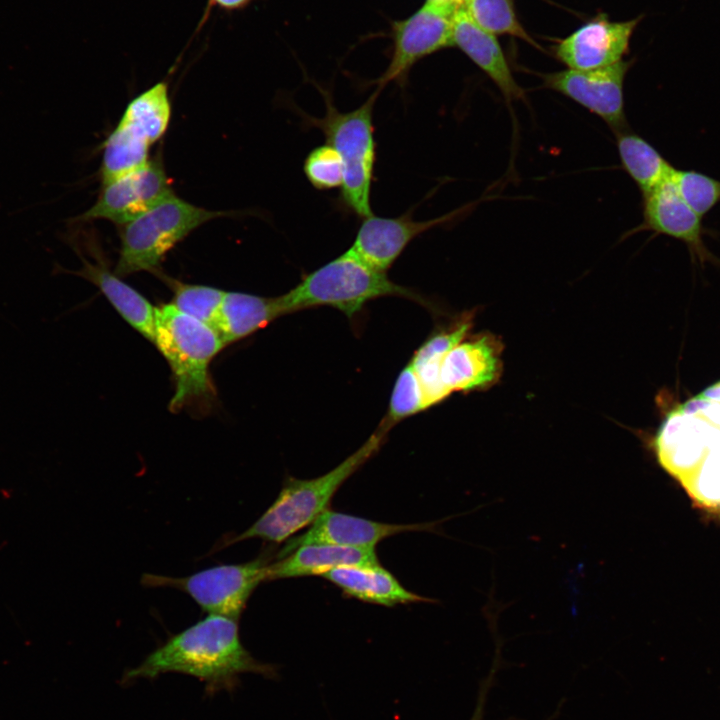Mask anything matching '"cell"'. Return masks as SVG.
I'll use <instances>...</instances> for the list:
<instances>
[{
	"mask_svg": "<svg viewBox=\"0 0 720 720\" xmlns=\"http://www.w3.org/2000/svg\"><path fill=\"white\" fill-rule=\"evenodd\" d=\"M239 621L209 614L204 619L169 638L148 654L136 667L126 670L121 682L154 680L166 673H181L204 683L205 693H229L246 673L277 679L278 666L254 658L244 647Z\"/></svg>",
	"mask_w": 720,
	"mask_h": 720,
	"instance_id": "obj_1",
	"label": "cell"
},
{
	"mask_svg": "<svg viewBox=\"0 0 720 720\" xmlns=\"http://www.w3.org/2000/svg\"><path fill=\"white\" fill-rule=\"evenodd\" d=\"M391 427L382 423L353 454L329 472L312 479L289 477L271 506L248 529L227 536L213 551L237 542L260 538L281 543L309 526L328 505L341 485L379 450Z\"/></svg>",
	"mask_w": 720,
	"mask_h": 720,
	"instance_id": "obj_2",
	"label": "cell"
},
{
	"mask_svg": "<svg viewBox=\"0 0 720 720\" xmlns=\"http://www.w3.org/2000/svg\"><path fill=\"white\" fill-rule=\"evenodd\" d=\"M154 344L166 358L175 379L169 409H203L215 391L209 367L225 346L211 326L181 312L172 304L156 307Z\"/></svg>",
	"mask_w": 720,
	"mask_h": 720,
	"instance_id": "obj_3",
	"label": "cell"
},
{
	"mask_svg": "<svg viewBox=\"0 0 720 720\" xmlns=\"http://www.w3.org/2000/svg\"><path fill=\"white\" fill-rule=\"evenodd\" d=\"M380 91L376 88L362 105L347 112L340 111L331 95L323 92V116L300 113L305 126L319 129L341 157L344 179L338 197L340 208L362 219L373 214L371 189L377 160L373 111Z\"/></svg>",
	"mask_w": 720,
	"mask_h": 720,
	"instance_id": "obj_4",
	"label": "cell"
},
{
	"mask_svg": "<svg viewBox=\"0 0 720 720\" xmlns=\"http://www.w3.org/2000/svg\"><path fill=\"white\" fill-rule=\"evenodd\" d=\"M405 297L425 304L407 287L391 281L386 272L367 264L350 248L303 276L287 293L278 296L282 315L316 306H330L352 318L373 299Z\"/></svg>",
	"mask_w": 720,
	"mask_h": 720,
	"instance_id": "obj_5",
	"label": "cell"
},
{
	"mask_svg": "<svg viewBox=\"0 0 720 720\" xmlns=\"http://www.w3.org/2000/svg\"><path fill=\"white\" fill-rule=\"evenodd\" d=\"M233 212L213 211L195 206L175 194L123 225L115 274L156 273L166 253L193 230Z\"/></svg>",
	"mask_w": 720,
	"mask_h": 720,
	"instance_id": "obj_6",
	"label": "cell"
},
{
	"mask_svg": "<svg viewBox=\"0 0 720 720\" xmlns=\"http://www.w3.org/2000/svg\"><path fill=\"white\" fill-rule=\"evenodd\" d=\"M170 117L166 81L157 82L134 97L103 144L102 184L146 164L150 146L165 134Z\"/></svg>",
	"mask_w": 720,
	"mask_h": 720,
	"instance_id": "obj_7",
	"label": "cell"
},
{
	"mask_svg": "<svg viewBox=\"0 0 720 720\" xmlns=\"http://www.w3.org/2000/svg\"><path fill=\"white\" fill-rule=\"evenodd\" d=\"M268 553L240 564H224L187 577L144 574L145 587H169L187 593L208 614L240 619L254 589L267 581Z\"/></svg>",
	"mask_w": 720,
	"mask_h": 720,
	"instance_id": "obj_8",
	"label": "cell"
},
{
	"mask_svg": "<svg viewBox=\"0 0 720 720\" xmlns=\"http://www.w3.org/2000/svg\"><path fill=\"white\" fill-rule=\"evenodd\" d=\"M460 4L461 0H426L411 16L394 23L391 61L376 81L377 89L401 83L417 61L454 46V17Z\"/></svg>",
	"mask_w": 720,
	"mask_h": 720,
	"instance_id": "obj_9",
	"label": "cell"
},
{
	"mask_svg": "<svg viewBox=\"0 0 720 720\" xmlns=\"http://www.w3.org/2000/svg\"><path fill=\"white\" fill-rule=\"evenodd\" d=\"M102 185L95 204L77 221L105 219L124 225L174 194L160 155Z\"/></svg>",
	"mask_w": 720,
	"mask_h": 720,
	"instance_id": "obj_10",
	"label": "cell"
},
{
	"mask_svg": "<svg viewBox=\"0 0 720 720\" xmlns=\"http://www.w3.org/2000/svg\"><path fill=\"white\" fill-rule=\"evenodd\" d=\"M633 60L590 69H567L543 76L546 87L599 116L615 133L626 128L624 81Z\"/></svg>",
	"mask_w": 720,
	"mask_h": 720,
	"instance_id": "obj_11",
	"label": "cell"
},
{
	"mask_svg": "<svg viewBox=\"0 0 720 720\" xmlns=\"http://www.w3.org/2000/svg\"><path fill=\"white\" fill-rule=\"evenodd\" d=\"M719 437V426L681 404L660 426L654 439L655 455L662 468L681 482Z\"/></svg>",
	"mask_w": 720,
	"mask_h": 720,
	"instance_id": "obj_12",
	"label": "cell"
},
{
	"mask_svg": "<svg viewBox=\"0 0 720 720\" xmlns=\"http://www.w3.org/2000/svg\"><path fill=\"white\" fill-rule=\"evenodd\" d=\"M642 17L613 22L599 15L556 46V56L569 69L590 70L612 65L629 50L631 36Z\"/></svg>",
	"mask_w": 720,
	"mask_h": 720,
	"instance_id": "obj_13",
	"label": "cell"
},
{
	"mask_svg": "<svg viewBox=\"0 0 720 720\" xmlns=\"http://www.w3.org/2000/svg\"><path fill=\"white\" fill-rule=\"evenodd\" d=\"M414 208L397 217L370 215L362 219L350 249L372 267L386 272L419 235L441 225L459 213L429 220H414Z\"/></svg>",
	"mask_w": 720,
	"mask_h": 720,
	"instance_id": "obj_14",
	"label": "cell"
},
{
	"mask_svg": "<svg viewBox=\"0 0 720 720\" xmlns=\"http://www.w3.org/2000/svg\"><path fill=\"white\" fill-rule=\"evenodd\" d=\"M436 524L437 522L382 523L326 509L304 533L287 540L283 549L277 553V558L285 556L301 545L313 543L375 548L381 540L393 535L411 531H433Z\"/></svg>",
	"mask_w": 720,
	"mask_h": 720,
	"instance_id": "obj_15",
	"label": "cell"
},
{
	"mask_svg": "<svg viewBox=\"0 0 720 720\" xmlns=\"http://www.w3.org/2000/svg\"><path fill=\"white\" fill-rule=\"evenodd\" d=\"M502 351L501 340L489 332L464 338L441 364L440 379L446 392H472L494 385L502 373Z\"/></svg>",
	"mask_w": 720,
	"mask_h": 720,
	"instance_id": "obj_16",
	"label": "cell"
},
{
	"mask_svg": "<svg viewBox=\"0 0 720 720\" xmlns=\"http://www.w3.org/2000/svg\"><path fill=\"white\" fill-rule=\"evenodd\" d=\"M671 176L643 196L641 229L683 242L691 256L702 263L712 260L713 255L704 242L705 228L702 217L681 197Z\"/></svg>",
	"mask_w": 720,
	"mask_h": 720,
	"instance_id": "obj_17",
	"label": "cell"
},
{
	"mask_svg": "<svg viewBox=\"0 0 720 720\" xmlns=\"http://www.w3.org/2000/svg\"><path fill=\"white\" fill-rule=\"evenodd\" d=\"M453 39L454 46L489 76L507 101L524 98L498 40L472 19L462 2L454 17Z\"/></svg>",
	"mask_w": 720,
	"mask_h": 720,
	"instance_id": "obj_18",
	"label": "cell"
},
{
	"mask_svg": "<svg viewBox=\"0 0 720 720\" xmlns=\"http://www.w3.org/2000/svg\"><path fill=\"white\" fill-rule=\"evenodd\" d=\"M375 548L313 543L301 545L271 562L267 581L305 576H322L342 566L378 565Z\"/></svg>",
	"mask_w": 720,
	"mask_h": 720,
	"instance_id": "obj_19",
	"label": "cell"
},
{
	"mask_svg": "<svg viewBox=\"0 0 720 720\" xmlns=\"http://www.w3.org/2000/svg\"><path fill=\"white\" fill-rule=\"evenodd\" d=\"M322 577L340 588L344 594L368 603L391 607L433 601L404 588L393 574L379 564L342 566L328 571Z\"/></svg>",
	"mask_w": 720,
	"mask_h": 720,
	"instance_id": "obj_20",
	"label": "cell"
},
{
	"mask_svg": "<svg viewBox=\"0 0 720 720\" xmlns=\"http://www.w3.org/2000/svg\"><path fill=\"white\" fill-rule=\"evenodd\" d=\"M95 284L109 302L135 330L154 343L156 307L126 284L102 262L83 259V267L74 272Z\"/></svg>",
	"mask_w": 720,
	"mask_h": 720,
	"instance_id": "obj_21",
	"label": "cell"
},
{
	"mask_svg": "<svg viewBox=\"0 0 720 720\" xmlns=\"http://www.w3.org/2000/svg\"><path fill=\"white\" fill-rule=\"evenodd\" d=\"M280 316L278 296L225 292L214 329L227 345L266 327Z\"/></svg>",
	"mask_w": 720,
	"mask_h": 720,
	"instance_id": "obj_22",
	"label": "cell"
},
{
	"mask_svg": "<svg viewBox=\"0 0 720 720\" xmlns=\"http://www.w3.org/2000/svg\"><path fill=\"white\" fill-rule=\"evenodd\" d=\"M473 320L474 313L462 314L448 327L427 338L409 362L417 373L431 406L449 396L441 383V364L447 353L468 336Z\"/></svg>",
	"mask_w": 720,
	"mask_h": 720,
	"instance_id": "obj_23",
	"label": "cell"
},
{
	"mask_svg": "<svg viewBox=\"0 0 720 720\" xmlns=\"http://www.w3.org/2000/svg\"><path fill=\"white\" fill-rule=\"evenodd\" d=\"M615 134L622 166L643 196L670 178L675 168L648 141L627 129Z\"/></svg>",
	"mask_w": 720,
	"mask_h": 720,
	"instance_id": "obj_24",
	"label": "cell"
},
{
	"mask_svg": "<svg viewBox=\"0 0 720 720\" xmlns=\"http://www.w3.org/2000/svg\"><path fill=\"white\" fill-rule=\"evenodd\" d=\"M173 290V303L181 312L214 328L225 291L218 288L187 284L161 274Z\"/></svg>",
	"mask_w": 720,
	"mask_h": 720,
	"instance_id": "obj_25",
	"label": "cell"
},
{
	"mask_svg": "<svg viewBox=\"0 0 720 720\" xmlns=\"http://www.w3.org/2000/svg\"><path fill=\"white\" fill-rule=\"evenodd\" d=\"M680 483L697 506L720 512V437Z\"/></svg>",
	"mask_w": 720,
	"mask_h": 720,
	"instance_id": "obj_26",
	"label": "cell"
},
{
	"mask_svg": "<svg viewBox=\"0 0 720 720\" xmlns=\"http://www.w3.org/2000/svg\"><path fill=\"white\" fill-rule=\"evenodd\" d=\"M472 19L492 34H507L536 43L518 21L512 0H461Z\"/></svg>",
	"mask_w": 720,
	"mask_h": 720,
	"instance_id": "obj_27",
	"label": "cell"
},
{
	"mask_svg": "<svg viewBox=\"0 0 720 720\" xmlns=\"http://www.w3.org/2000/svg\"><path fill=\"white\" fill-rule=\"evenodd\" d=\"M430 407L422 383L411 364L408 363L395 381L384 422L392 426Z\"/></svg>",
	"mask_w": 720,
	"mask_h": 720,
	"instance_id": "obj_28",
	"label": "cell"
},
{
	"mask_svg": "<svg viewBox=\"0 0 720 720\" xmlns=\"http://www.w3.org/2000/svg\"><path fill=\"white\" fill-rule=\"evenodd\" d=\"M671 179L685 202L703 218L720 203V180L695 170H674Z\"/></svg>",
	"mask_w": 720,
	"mask_h": 720,
	"instance_id": "obj_29",
	"label": "cell"
},
{
	"mask_svg": "<svg viewBox=\"0 0 720 720\" xmlns=\"http://www.w3.org/2000/svg\"><path fill=\"white\" fill-rule=\"evenodd\" d=\"M303 171L310 184L318 190L341 187L344 166L336 150L325 143L312 149L304 159Z\"/></svg>",
	"mask_w": 720,
	"mask_h": 720,
	"instance_id": "obj_30",
	"label": "cell"
},
{
	"mask_svg": "<svg viewBox=\"0 0 720 720\" xmlns=\"http://www.w3.org/2000/svg\"><path fill=\"white\" fill-rule=\"evenodd\" d=\"M499 666H500V655H499V650H497L495 660L493 662V665H492L488 675L484 679H482L479 683L477 699H476L475 707H474V710H473L470 720H484L486 702L488 699L489 692L495 682V676L499 670Z\"/></svg>",
	"mask_w": 720,
	"mask_h": 720,
	"instance_id": "obj_31",
	"label": "cell"
},
{
	"mask_svg": "<svg viewBox=\"0 0 720 720\" xmlns=\"http://www.w3.org/2000/svg\"><path fill=\"white\" fill-rule=\"evenodd\" d=\"M254 0H207V4L204 9V14L199 22L198 29L201 28L206 22L207 18L211 14L213 9L219 11L232 13L240 11L250 5Z\"/></svg>",
	"mask_w": 720,
	"mask_h": 720,
	"instance_id": "obj_32",
	"label": "cell"
},
{
	"mask_svg": "<svg viewBox=\"0 0 720 720\" xmlns=\"http://www.w3.org/2000/svg\"><path fill=\"white\" fill-rule=\"evenodd\" d=\"M698 396L720 402V381L712 384L711 386L704 389Z\"/></svg>",
	"mask_w": 720,
	"mask_h": 720,
	"instance_id": "obj_33",
	"label": "cell"
}]
</instances>
